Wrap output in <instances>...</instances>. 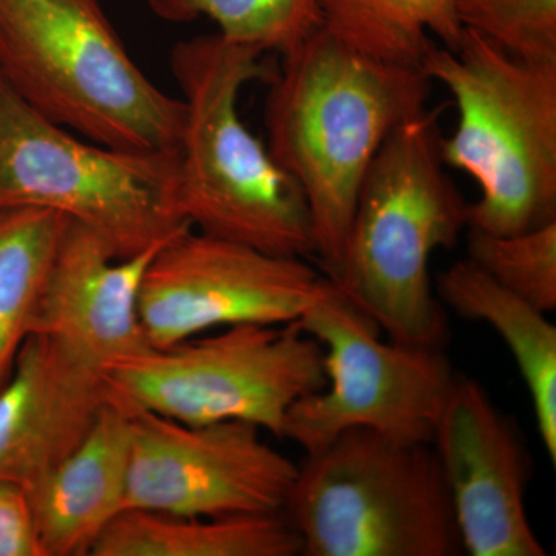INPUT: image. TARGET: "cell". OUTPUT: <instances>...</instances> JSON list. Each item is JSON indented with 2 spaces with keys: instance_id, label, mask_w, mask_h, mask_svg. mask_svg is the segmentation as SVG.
<instances>
[{
  "instance_id": "6da1fadb",
  "label": "cell",
  "mask_w": 556,
  "mask_h": 556,
  "mask_svg": "<svg viewBox=\"0 0 556 556\" xmlns=\"http://www.w3.org/2000/svg\"><path fill=\"white\" fill-rule=\"evenodd\" d=\"M269 86L266 148L302 190L314 258L331 277L369 164L401 124L427 109L431 79L365 56L320 25L281 56Z\"/></svg>"
},
{
  "instance_id": "7a4b0ae2",
  "label": "cell",
  "mask_w": 556,
  "mask_h": 556,
  "mask_svg": "<svg viewBox=\"0 0 556 556\" xmlns=\"http://www.w3.org/2000/svg\"><path fill=\"white\" fill-rule=\"evenodd\" d=\"M262 50L217 35L175 46L170 67L186 116L177 148L178 207L200 232L280 257H314L305 197L241 121L249 83L276 78Z\"/></svg>"
},
{
  "instance_id": "3957f363",
  "label": "cell",
  "mask_w": 556,
  "mask_h": 556,
  "mask_svg": "<svg viewBox=\"0 0 556 556\" xmlns=\"http://www.w3.org/2000/svg\"><path fill=\"white\" fill-rule=\"evenodd\" d=\"M441 113L424 110L383 142L328 277L390 340L428 348H441L445 336L431 257L468 226V203L441 155Z\"/></svg>"
},
{
  "instance_id": "277c9868",
  "label": "cell",
  "mask_w": 556,
  "mask_h": 556,
  "mask_svg": "<svg viewBox=\"0 0 556 556\" xmlns=\"http://www.w3.org/2000/svg\"><path fill=\"white\" fill-rule=\"evenodd\" d=\"M0 78L97 144L177 152L185 102L142 73L98 0H0Z\"/></svg>"
},
{
  "instance_id": "5b68a950",
  "label": "cell",
  "mask_w": 556,
  "mask_h": 556,
  "mask_svg": "<svg viewBox=\"0 0 556 556\" xmlns=\"http://www.w3.org/2000/svg\"><path fill=\"white\" fill-rule=\"evenodd\" d=\"M420 70L457 108L445 166L481 189L467 229L511 236L556 222V62L517 60L464 28L456 50L434 46Z\"/></svg>"
},
{
  "instance_id": "8992f818",
  "label": "cell",
  "mask_w": 556,
  "mask_h": 556,
  "mask_svg": "<svg viewBox=\"0 0 556 556\" xmlns=\"http://www.w3.org/2000/svg\"><path fill=\"white\" fill-rule=\"evenodd\" d=\"M305 556L466 554L437 452L351 428L306 455L283 507Z\"/></svg>"
},
{
  "instance_id": "52a82bcc",
  "label": "cell",
  "mask_w": 556,
  "mask_h": 556,
  "mask_svg": "<svg viewBox=\"0 0 556 556\" xmlns=\"http://www.w3.org/2000/svg\"><path fill=\"white\" fill-rule=\"evenodd\" d=\"M43 208L131 258L188 228L177 152L144 153L73 137L0 78V211Z\"/></svg>"
},
{
  "instance_id": "ba28073f",
  "label": "cell",
  "mask_w": 556,
  "mask_h": 556,
  "mask_svg": "<svg viewBox=\"0 0 556 556\" xmlns=\"http://www.w3.org/2000/svg\"><path fill=\"white\" fill-rule=\"evenodd\" d=\"M110 390L189 426L252 424L283 438L289 409L327 386L324 350L298 321L241 324L150 348L108 369Z\"/></svg>"
},
{
  "instance_id": "9c48e42d",
  "label": "cell",
  "mask_w": 556,
  "mask_h": 556,
  "mask_svg": "<svg viewBox=\"0 0 556 556\" xmlns=\"http://www.w3.org/2000/svg\"><path fill=\"white\" fill-rule=\"evenodd\" d=\"M298 324L324 350L327 386L292 405L283 438L306 455L351 428L431 444L456 376L441 348L383 342L378 325L329 278L324 295Z\"/></svg>"
},
{
  "instance_id": "30bf717a",
  "label": "cell",
  "mask_w": 556,
  "mask_h": 556,
  "mask_svg": "<svg viewBox=\"0 0 556 556\" xmlns=\"http://www.w3.org/2000/svg\"><path fill=\"white\" fill-rule=\"evenodd\" d=\"M328 277L305 258L179 230L150 258L138 292L142 331L155 350L241 324L299 321L324 295Z\"/></svg>"
},
{
  "instance_id": "8fae6325",
  "label": "cell",
  "mask_w": 556,
  "mask_h": 556,
  "mask_svg": "<svg viewBox=\"0 0 556 556\" xmlns=\"http://www.w3.org/2000/svg\"><path fill=\"white\" fill-rule=\"evenodd\" d=\"M115 396L130 422L127 508L182 517L283 511L298 464L263 441L258 427L189 426Z\"/></svg>"
},
{
  "instance_id": "7c38bea8",
  "label": "cell",
  "mask_w": 556,
  "mask_h": 556,
  "mask_svg": "<svg viewBox=\"0 0 556 556\" xmlns=\"http://www.w3.org/2000/svg\"><path fill=\"white\" fill-rule=\"evenodd\" d=\"M431 445L466 554L547 555L527 515L525 445L478 380L455 376Z\"/></svg>"
},
{
  "instance_id": "4fadbf2b",
  "label": "cell",
  "mask_w": 556,
  "mask_h": 556,
  "mask_svg": "<svg viewBox=\"0 0 556 556\" xmlns=\"http://www.w3.org/2000/svg\"><path fill=\"white\" fill-rule=\"evenodd\" d=\"M108 371L33 332L0 387V481L28 489L73 452L108 404Z\"/></svg>"
},
{
  "instance_id": "5bb4252c",
  "label": "cell",
  "mask_w": 556,
  "mask_h": 556,
  "mask_svg": "<svg viewBox=\"0 0 556 556\" xmlns=\"http://www.w3.org/2000/svg\"><path fill=\"white\" fill-rule=\"evenodd\" d=\"M161 244L116 258L97 233L70 219L33 332L49 336L105 371L115 362L149 351L138 292Z\"/></svg>"
},
{
  "instance_id": "9a60e30c",
  "label": "cell",
  "mask_w": 556,
  "mask_h": 556,
  "mask_svg": "<svg viewBox=\"0 0 556 556\" xmlns=\"http://www.w3.org/2000/svg\"><path fill=\"white\" fill-rule=\"evenodd\" d=\"M129 466V413L110 390L78 447L25 489L43 556L91 555L127 508Z\"/></svg>"
},
{
  "instance_id": "2e32d148",
  "label": "cell",
  "mask_w": 556,
  "mask_h": 556,
  "mask_svg": "<svg viewBox=\"0 0 556 556\" xmlns=\"http://www.w3.org/2000/svg\"><path fill=\"white\" fill-rule=\"evenodd\" d=\"M441 302L471 320L485 321L503 338L532 397L541 441L556 463V328L546 313L497 285L470 260L438 278Z\"/></svg>"
},
{
  "instance_id": "e0dca14e",
  "label": "cell",
  "mask_w": 556,
  "mask_h": 556,
  "mask_svg": "<svg viewBox=\"0 0 556 556\" xmlns=\"http://www.w3.org/2000/svg\"><path fill=\"white\" fill-rule=\"evenodd\" d=\"M298 533L280 514L182 517L127 508L90 556H295Z\"/></svg>"
},
{
  "instance_id": "ac0fdd59",
  "label": "cell",
  "mask_w": 556,
  "mask_h": 556,
  "mask_svg": "<svg viewBox=\"0 0 556 556\" xmlns=\"http://www.w3.org/2000/svg\"><path fill=\"white\" fill-rule=\"evenodd\" d=\"M321 25L365 56L420 68L437 46L456 50L464 28L456 0H316Z\"/></svg>"
},
{
  "instance_id": "d6986e66",
  "label": "cell",
  "mask_w": 556,
  "mask_h": 556,
  "mask_svg": "<svg viewBox=\"0 0 556 556\" xmlns=\"http://www.w3.org/2000/svg\"><path fill=\"white\" fill-rule=\"evenodd\" d=\"M68 222L43 208L0 211V387L33 334Z\"/></svg>"
},
{
  "instance_id": "ffe728a7",
  "label": "cell",
  "mask_w": 556,
  "mask_h": 556,
  "mask_svg": "<svg viewBox=\"0 0 556 556\" xmlns=\"http://www.w3.org/2000/svg\"><path fill=\"white\" fill-rule=\"evenodd\" d=\"M167 22L207 17L230 42L285 56L321 25L316 0H148Z\"/></svg>"
},
{
  "instance_id": "44dd1931",
  "label": "cell",
  "mask_w": 556,
  "mask_h": 556,
  "mask_svg": "<svg viewBox=\"0 0 556 556\" xmlns=\"http://www.w3.org/2000/svg\"><path fill=\"white\" fill-rule=\"evenodd\" d=\"M468 260L518 298L543 311L556 308V222L495 236L468 229Z\"/></svg>"
},
{
  "instance_id": "7402d4cb",
  "label": "cell",
  "mask_w": 556,
  "mask_h": 556,
  "mask_svg": "<svg viewBox=\"0 0 556 556\" xmlns=\"http://www.w3.org/2000/svg\"><path fill=\"white\" fill-rule=\"evenodd\" d=\"M457 17L510 56L556 62V0H456Z\"/></svg>"
},
{
  "instance_id": "603a6c76",
  "label": "cell",
  "mask_w": 556,
  "mask_h": 556,
  "mask_svg": "<svg viewBox=\"0 0 556 556\" xmlns=\"http://www.w3.org/2000/svg\"><path fill=\"white\" fill-rule=\"evenodd\" d=\"M0 556H43L24 486L0 481Z\"/></svg>"
}]
</instances>
